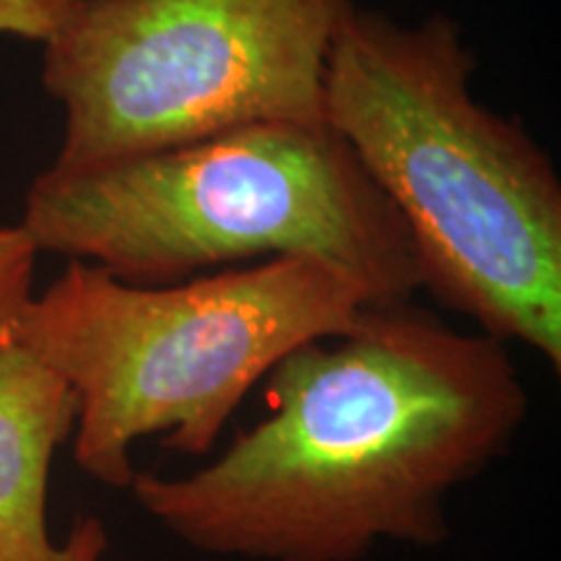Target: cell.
Returning <instances> with one entry per match:
<instances>
[{
    "label": "cell",
    "instance_id": "cell-9",
    "mask_svg": "<svg viewBox=\"0 0 561 561\" xmlns=\"http://www.w3.org/2000/svg\"><path fill=\"white\" fill-rule=\"evenodd\" d=\"M9 341H13V339H0V346H3V343H9Z\"/></svg>",
    "mask_w": 561,
    "mask_h": 561
},
{
    "label": "cell",
    "instance_id": "cell-7",
    "mask_svg": "<svg viewBox=\"0 0 561 561\" xmlns=\"http://www.w3.org/2000/svg\"><path fill=\"white\" fill-rule=\"evenodd\" d=\"M37 248L19 227H0V339H13L21 307L34 294Z\"/></svg>",
    "mask_w": 561,
    "mask_h": 561
},
{
    "label": "cell",
    "instance_id": "cell-2",
    "mask_svg": "<svg viewBox=\"0 0 561 561\" xmlns=\"http://www.w3.org/2000/svg\"><path fill=\"white\" fill-rule=\"evenodd\" d=\"M450 16L356 5L328 60L322 121L409 231L421 289L479 333L561 369V180L520 123L473 91Z\"/></svg>",
    "mask_w": 561,
    "mask_h": 561
},
{
    "label": "cell",
    "instance_id": "cell-8",
    "mask_svg": "<svg viewBox=\"0 0 561 561\" xmlns=\"http://www.w3.org/2000/svg\"><path fill=\"white\" fill-rule=\"evenodd\" d=\"M81 0H0V37L47 42Z\"/></svg>",
    "mask_w": 561,
    "mask_h": 561
},
{
    "label": "cell",
    "instance_id": "cell-6",
    "mask_svg": "<svg viewBox=\"0 0 561 561\" xmlns=\"http://www.w3.org/2000/svg\"><path fill=\"white\" fill-rule=\"evenodd\" d=\"M76 398L16 341L0 346V561H102L110 538L96 517L66 541L47 528L55 453L73 437Z\"/></svg>",
    "mask_w": 561,
    "mask_h": 561
},
{
    "label": "cell",
    "instance_id": "cell-1",
    "mask_svg": "<svg viewBox=\"0 0 561 561\" xmlns=\"http://www.w3.org/2000/svg\"><path fill=\"white\" fill-rule=\"evenodd\" d=\"M268 416L187 476L136 473L138 507L187 549L252 561H359L382 541L437 546L445 500L528 419L507 343L405 305L268 375Z\"/></svg>",
    "mask_w": 561,
    "mask_h": 561
},
{
    "label": "cell",
    "instance_id": "cell-3",
    "mask_svg": "<svg viewBox=\"0 0 561 561\" xmlns=\"http://www.w3.org/2000/svg\"><path fill=\"white\" fill-rule=\"evenodd\" d=\"M19 227L37 252L140 286L301 255L354 278L371 307L405 305L421 289L405 224L325 121L248 125L94 170H45Z\"/></svg>",
    "mask_w": 561,
    "mask_h": 561
},
{
    "label": "cell",
    "instance_id": "cell-5",
    "mask_svg": "<svg viewBox=\"0 0 561 561\" xmlns=\"http://www.w3.org/2000/svg\"><path fill=\"white\" fill-rule=\"evenodd\" d=\"M354 0H81L42 42L62 107L53 172H81L261 123L322 121Z\"/></svg>",
    "mask_w": 561,
    "mask_h": 561
},
{
    "label": "cell",
    "instance_id": "cell-4",
    "mask_svg": "<svg viewBox=\"0 0 561 561\" xmlns=\"http://www.w3.org/2000/svg\"><path fill=\"white\" fill-rule=\"evenodd\" d=\"M369 299L318 257H268L174 284L140 286L70 261L21 307L13 341L76 398L73 458L128 489L133 445L208 455L244 396L310 341L343 335Z\"/></svg>",
    "mask_w": 561,
    "mask_h": 561
}]
</instances>
